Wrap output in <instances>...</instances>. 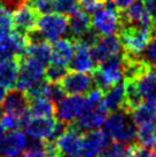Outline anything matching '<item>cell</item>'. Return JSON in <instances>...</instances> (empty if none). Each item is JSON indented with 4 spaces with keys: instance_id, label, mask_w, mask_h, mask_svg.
<instances>
[{
    "instance_id": "cell-5",
    "label": "cell",
    "mask_w": 156,
    "mask_h": 157,
    "mask_svg": "<svg viewBox=\"0 0 156 157\" xmlns=\"http://www.w3.org/2000/svg\"><path fill=\"white\" fill-rule=\"evenodd\" d=\"M87 107L86 99L82 95H69L57 103L55 117L65 124H72L83 115Z\"/></svg>"
},
{
    "instance_id": "cell-20",
    "label": "cell",
    "mask_w": 156,
    "mask_h": 157,
    "mask_svg": "<svg viewBox=\"0 0 156 157\" xmlns=\"http://www.w3.org/2000/svg\"><path fill=\"white\" fill-rule=\"evenodd\" d=\"M68 17H69V30L72 36L71 39H79L87 31L92 29V20L90 18V15L84 13L79 8L74 10Z\"/></svg>"
},
{
    "instance_id": "cell-34",
    "label": "cell",
    "mask_w": 156,
    "mask_h": 157,
    "mask_svg": "<svg viewBox=\"0 0 156 157\" xmlns=\"http://www.w3.org/2000/svg\"><path fill=\"white\" fill-rule=\"evenodd\" d=\"M101 157H129L127 156V146L118 142H114L108 147V149L103 154L100 155Z\"/></svg>"
},
{
    "instance_id": "cell-1",
    "label": "cell",
    "mask_w": 156,
    "mask_h": 157,
    "mask_svg": "<svg viewBox=\"0 0 156 157\" xmlns=\"http://www.w3.org/2000/svg\"><path fill=\"white\" fill-rule=\"evenodd\" d=\"M137 130L138 127L131 117V113L124 110H117L107 117L102 131L115 142L130 146L137 140Z\"/></svg>"
},
{
    "instance_id": "cell-11",
    "label": "cell",
    "mask_w": 156,
    "mask_h": 157,
    "mask_svg": "<svg viewBox=\"0 0 156 157\" xmlns=\"http://www.w3.org/2000/svg\"><path fill=\"white\" fill-rule=\"evenodd\" d=\"M61 157H82L83 133L70 124L68 130L57 140Z\"/></svg>"
},
{
    "instance_id": "cell-17",
    "label": "cell",
    "mask_w": 156,
    "mask_h": 157,
    "mask_svg": "<svg viewBox=\"0 0 156 157\" xmlns=\"http://www.w3.org/2000/svg\"><path fill=\"white\" fill-rule=\"evenodd\" d=\"M135 82L143 102L156 105V68H147Z\"/></svg>"
},
{
    "instance_id": "cell-38",
    "label": "cell",
    "mask_w": 156,
    "mask_h": 157,
    "mask_svg": "<svg viewBox=\"0 0 156 157\" xmlns=\"http://www.w3.org/2000/svg\"><path fill=\"white\" fill-rule=\"evenodd\" d=\"M24 157H46V156H45V153H44V149H40V150L26 151Z\"/></svg>"
},
{
    "instance_id": "cell-4",
    "label": "cell",
    "mask_w": 156,
    "mask_h": 157,
    "mask_svg": "<svg viewBox=\"0 0 156 157\" xmlns=\"http://www.w3.org/2000/svg\"><path fill=\"white\" fill-rule=\"evenodd\" d=\"M44 66L32 57H20V70H18L16 88L20 91L26 92L30 87L44 79Z\"/></svg>"
},
{
    "instance_id": "cell-27",
    "label": "cell",
    "mask_w": 156,
    "mask_h": 157,
    "mask_svg": "<svg viewBox=\"0 0 156 157\" xmlns=\"http://www.w3.org/2000/svg\"><path fill=\"white\" fill-rule=\"evenodd\" d=\"M69 71L67 67L57 66V64H51L45 70L44 79L48 83H60L62 79L64 78Z\"/></svg>"
},
{
    "instance_id": "cell-19",
    "label": "cell",
    "mask_w": 156,
    "mask_h": 157,
    "mask_svg": "<svg viewBox=\"0 0 156 157\" xmlns=\"http://www.w3.org/2000/svg\"><path fill=\"white\" fill-rule=\"evenodd\" d=\"M26 136L21 131H12L0 142V156L18 157L25 149Z\"/></svg>"
},
{
    "instance_id": "cell-6",
    "label": "cell",
    "mask_w": 156,
    "mask_h": 157,
    "mask_svg": "<svg viewBox=\"0 0 156 157\" xmlns=\"http://www.w3.org/2000/svg\"><path fill=\"white\" fill-rule=\"evenodd\" d=\"M107 115H108V110L106 109L103 103L96 105H87L85 111L76 122L72 123V125L80 133L84 134L86 132L94 131L103 126L104 122L108 117Z\"/></svg>"
},
{
    "instance_id": "cell-45",
    "label": "cell",
    "mask_w": 156,
    "mask_h": 157,
    "mask_svg": "<svg viewBox=\"0 0 156 157\" xmlns=\"http://www.w3.org/2000/svg\"><path fill=\"white\" fill-rule=\"evenodd\" d=\"M0 157H1V156H0Z\"/></svg>"
},
{
    "instance_id": "cell-18",
    "label": "cell",
    "mask_w": 156,
    "mask_h": 157,
    "mask_svg": "<svg viewBox=\"0 0 156 157\" xmlns=\"http://www.w3.org/2000/svg\"><path fill=\"white\" fill-rule=\"evenodd\" d=\"M75 40L71 38L59 39L52 45V57L51 62L53 64L62 67H69L70 62L75 55Z\"/></svg>"
},
{
    "instance_id": "cell-14",
    "label": "cell",
    "mask_w": 156,
    "mask_h": 157,
    "mask_svg": "<svg viewBox=\"0 0 156 157\" xmlns=\"http://www.w3.org/2000/svg\"><path fill=\"white\" fill-rule=\"evenodd\" d=\"M57 121L54 118L32 117L29 115L23 125V130L28 136L40 140H47L53 133Z\"/></svg>"
},
{
    "instance_id": "cell-12",
    "label": "cell",
    "mask_w": 156,
    "mask_h": 157,
    "mask_svg": "<svg viewBox=\"0 0 156 157\" xmlns=\"http://www.w3.org/2000/svg\"><path fill=\"white\" fill-rule=\"evenodd\" d=\"M40 15L33 8V6L28 2L16 9L12 15L14 31L22 35H26L29 31L33 30L38 25Z\"/></svg>"
},
{
    "instance_id": "cell-43",
    "label": "cell",
    "mask_w": 156,
    "mask_h": 157,
    "mask_svg": "<svg viewBox=\"0 0 156 157\" xmlns=\"http://www.w3.org/2000/svg\"><path fill=\"white\" fill-rule=\"evenodd\" d=\"M18 157H24V156H18Z\"/></svg>"
},
{
    "instance_id": "cell-15",
    "label": "cell",
    "mask_w": 156,
    "mask_h": 157,
    "mask_svg": "<svg viewBox=\"0 0 156 157\" xmlns=\"http://www.w3.org/2000/svg\"><path fill=\"white\" fill-rule=\"evenodd\" d=\"M2 110L5 113L20 116L24 115L26 111H29L30 108V100L26 96L25 92L12 88L6 93V96L2 102Z\"/></svg>"
},
{
    "instance_id": "cell-39",
    "label": "cell",
    "mask_w": 156,
    "mask_h": 157,
    "mask_svg": "<svg viewBox=\"0 0 156 157\" xmlns=\"http://www.w3.org/2000/svg\"><path fill=\"white\" fill-rule=\"evenodd\" d=\"M5 96H6V88L0 85V105H2V102H4Z\"/></svg>"
},
{
    "instance_id": "cell-16",
    "label": "cell",
    "mask_w": 156,
    "mask_h": 157,
    "mask_svg": "<svg viewBox=\"0 0 156 157\" xmlns=\"http://www.w3.org/2000/svg\"><path fill=\"white\" fill-rule=\"evenodd\" d=\"M75 55L70 62L69 69L77 72H93L96 69V64L92 59L91 47L78 40H75Z\"/></svg>"
},
{
    "instance_id": "cell-35",
    "label": "cell",
    "mask_w": 156,
    "mask_h": 157,
    "mask_svg": "<svg viewBox=\"0 0 156 157\" xmlns=\"http://www.w3.org/2000/svg\"><path fill=\"white\" fill-rule=\"evenodd\" d=\"M129 157H152V149L143 147L140 144H132L127 146Z\"/></svg>"
},
{
    "instance_id": "cell-42",
    "label": "cell",
    "mask_w": 156,
    "mask_h": 157,
    "mask_svg": "<svg viewBox=\"0 0 156 157\" xmlns=\"http://www.w3.org/2000/svg\"><path fill=\"white\" fill-rule=\"evenodd\" d=\"M152 157H156V148L154 151H152Z\"/></svg>"
},
{
    "instance_id": "cell-36",
    "label": "cell",
    "mask_w": 156,
    "mask_h": 157,
    "mask_svg": "<svg viewBox=\"0 0 156 157\" xmlns=\"http://www.w3.org/2000/svg\"><path fill=\"white\" fill-rule=\"evenodd\" d=\"M143 6L146 8V12L148 13L153 23H156V0H142Z\"/></svg>"
},
{
    "instance_id": "cell-3",
    "label": "cell",
    "mask_w": 156,
    "mask_h": 157,
    "mask_svg": "<svg viewBox=\"0 0 156 157\" xmlns=\"http://www.w3.org/2000/svg\"><path fill=\"white\" fill-rule=\"evenodd\" d=\"M37 28L43 33L48 43H55L69 31V17L59 13L41 15L39 17Z\"/></svg>"
},
{
    "instance_id": "cell-40",
    "label": "cell",
    "mask_w": 156,
    "mask_h": 157,
    "mask_svg": "<svg viewBox=\"0 0 156 157\" xmlns=\"http://www.w3.org/2000/svg\"><path fill=\"white\" fill-rule=\"evenodd\" d=\"M6 132H7V130H6L4 127V125L0 123V142L2 141V139H4L5 136H6V134H7Z\"/></svg>"
},
{
    "instance_id": "cell-8",
    "label": "cell",
    "mask_w": 156,
    "mask_h": 157,
    "mask_svg": "<svg viewBox=\"0 0 156 157\" xmlns=\"http://www.w3.org/2000/svg\"><path fill=\"white\" fill-rule=\"evenodd\" d=\"M60 85L68 95H83L87 94L94 85L93 76L88 72H68L60 82Z\"/></svg>"
},
{
    "instance_id": "cell-32",
    "label": "cell",
    "mask_w": 156,
    "mask_h": 157,
    "mask_svg": "<svg viewBox=\"0 0 156 157\" xmlns=\"http://www.w3.org/2000/svg\"><path fill=\"white\" fill-rule=\"evenodd\" d=\"M13 30L12 15L7 12H0V38L9 36L13 32Z\"/></svg>"
},
{
    "instance_id": "cell-25",
    "label": "cell",
    "mask_w": 156,
    "mask_h": 157,
    "mask_svg": "<svg viewBox=\"0 0 156 157\" xmlns=\"http://www.w3.org/2000/svg\"><path fill=\"white\" fill-rule=\"evenodd\" d=\"M131 117L137 126L148 123H156V105L143 102L131 113Z\"/></svg>"
},
{
    "instance_id": "cell-33",
    "label": "cell",
    "mask_w": 156,
    "mask_h": 157,
    "mask_svg": "<svg viewBox=\"0 0 156 157\" xmlns=\"http://www.w3.org/2000/svg\"><path fill=\"white\" fill-rule=\"evenodd\" d=\"M0 123L4 125L7 131H18L20 128H22V119L20 116L4 113Z\"/></svg>"
},
{
    "instance_id": "cell-28",
    "label": "cell",
    "mask_w": 156,
    "mask_h": 157,
    "mask_svg": "<svg viewBox=\"0 0 156 157\" xmlns=\"http://www.w3.org/2000/svg\"><path fill=\"white\" fill-rule=\"evenodd\" d=\"M45 98L57 105L62 99L65 98V92L60 85V83H48V82H46Z\"/></svg>"
},
{
    "instance_id": "cell-2",
    "label": "cell",
    "mask_w": 156,
    "mask_h": 157,
    "mask_svg": "<svg viewBox=\"0 0 156 157\" xmlns=\"http://www.w3.org/2000/svg\"><path fill=\"white\" fill-rule=\"evenodd\" d=\"M123 51L132 56H140L153 37V28L121 25L118 30Z\"/></svg>"
},
{
    "instance_id": "cell-7",
    "label": "cell",
    "mask_w": 156,
    "mask_h": 157,
    "mask_svg": "<svg viewBox=\"0 0 156 157\" xmlns=\"http://www.w3.org/2000/svg\"><path fill=\"white\" fill-rule=\"evenodd\" d=\"M92 28L100 37L114 36L121 28L119 12L102 8L92 16Z\"/></svg>"
},
{
    "instance_id": "cell-24",
    "label": "cell",
    "mask_w": 156,
    "mask_h": 157,
    "mask_svg": "<svg viewBox=\"0 0 156 157\" xmlns=\"http://www.w3.org/2000/svg\"><path fill=\"white\" fill-rule=\"evenodd\" d=\"M55 110H57V105L46 98H43L30 102L29 113L32 117L53 118L55 116Z\"/></svg>"
},
{
    "instance_id": "cell-30",
    "label": "cell",
    "mask_w": 156,
    "mask_h": 157,
    "mask_svg": "<svg viewBox=\"0 0 156 157\" xmlns=\"http://www.w3.org/2000/svg\"><path fill=\"white\" fill-rule=\"evenodd\" d=\"M106 0H78V8L87 15H93L104 7Z\"/></svg>"
},
{
    "instance_id": "cell-29",
    "label": "cell",
    "mask_w": 156,
    "mask_h": 157,
    "mask_svg": "<svg viewBox=\"0 0 156 157\" xmlns=\"http://www.w3.org/2000/svg\"><path fill=\"white\" fill-rule=\"evenodd\" d=\"M140 57L147 64H149L153 68H156V36L153 35L152 39L149 40L146 48L141 53Z\"/></svg>"
},
{
    "instance_id": "cell-41",
    "label": "cell",
    "mask_w": 156,
    "mask_h": 157,
    "mask_svg": "<svg viewBox=\"0 0 156 157\" xmlns=\"http://www.w3.org/2000/svg\"><path fill=\"white\" fill-rule=\"evenodd\" d=\"M153 35H155L156 36V23L153 25Z\"/></svg>"
},
{
    "instance_id": "cell-31",
    "label": "cell",
    "mask_w": 156,
    "mask_h": 157,
    "mask_svg": "<svg viewBox=\"0 0 156 157\" xmlns=\"http://www.w3.org/2000/svg\"><path fill=\"white\" fill-rule=\"evenodd\" d=\"M55 12L62 15L69 16L74 10L78 8V0H54Z\"/></svg>"
},
{
    "instance_id": "cell-23",
    "label": "cell",
    "mask_w": 156,
    "mask_h": 157,
    "mask_svg": "<svg viewBox=\"0 0 156 157\" xmlns=\"http://www.w3.org/2000/svg\"><path fill=\"white\" fill-rule=\"evenodd\" d=\"M26 55L32 57L33 60L38 61L44 67H48L51 64V57H52V46L48 41H43L36 45L28 46Z\"/></svg>"
},
{
    "instance_id": "cell-10",
    "label": "cell",
    "mask_w": 156,
    "mask_h": 157,
    "mask_svg": "<svg viewBox=\"0 0 156 157\" xmlns=\"http://www.w3.org/2000/svg\"><path fill=\"white\" fill-rule=\"evenodd\" d=\"M111 144V139L103 131H90L83 134L82 157H98Z\"/></svg>"
},
{
    "instance_id": "cell-37",
    "label": "cell",
    "mask_w": 156,
    "mask_h": 157,
    "mask_svg": "<svg viewBox=\"0 0 156 157\" xmlns=\"http://www.w3.org/2000/svg\"><path fill=\"white\" fill-rule=\"evenodd\" d=\"M113 1L115 2V5H116L117 9L121 12V10H123V9L127 8L135 0H113Z\"/></svg>"
},
{
    "instance_id": "cell-26",
    "label": "cell",
    "mask_w": 156,
    "mask_h": 157,
    "mask_svg": "<svg viewBox=\"0 0 156 157\" xmlns=\"http://www.w3.org/2000/svg\"><path fill=\"white\" fill-rule=\"evenodd\" d=\"M137 127V140L139 144L149 149L156 148V123H148Z\"/></svg>"
},
{
    "instance_id": "cell-13",
    "label": "cell",
    "mask_w": 156,
    "mask_h": 157,
    "mask_svg": "<svg viewBox=\"0 0 156 157\" xmlns=\"http://www.w3.org/2000/svg\"><path fill=\"white\" fill-rule=\"evenodd\" d=\"M121 25H138L153 28L154 23L150 20L142 0H135L127 8L119 12Z\"/></svg>"
},
{
    "instance_id": "cell-21",
    "label": "cell",
    "mask_w": 156,
    "mask_h": 157,
    "mask_svg": "<svg viewBox=\"0 0 156 157\" xmlns=\"http://www.w3.org/2000/svg\"><path fill=\"white\" fill-rule=\"evenodd\" d=\"M18 70H20V59H10L0 62V85L6 90H12L16 86Z\"/></svg>"
},
{
    "instance_id": "cell-9",
    "label": "cell",
    "mask_w": 156,
    "mask_h": 157,
    "mask_svg": "<svg viewBox=\"0 0 156 157\" xmlns=\"http://www.w3.org/2000/svg\"><path fill=\"white\" fill-rule=\"evenodd\" d=\"M123 53V46L119 38L116 36L100 37L98 41L91 47V55L96 66L102 63L108 57Z\"/></svg>"
},
{
    "instance_id": "cell-22",
    "label": "cell",
    "mask_w": 156,
    "mask_h": 157,
    "mask_svg": "<svg viewBox=\"0 0 156 157\" xmlns=\"http://www.w3.org/2000/svg\"><path fill=\"white\" fill-rule=\"evenodd\" d=\"M103 105L106 109L114 113L117 110H123L125 107V86L123 83L109 88L103 93Z\"/></svg>"
},
{
    "instance_id": "cell-44",
    "label": "cell",
    "mask_w": 156,
    "mask_h": 157,
    "mask_svg": "<svg viewBox=\"0 0 156 157\" xmlns=\"http://www.w3.org/2000/svg\"><path fill=\"white\" fill-rule=\"evenodd\" d=\"M98 157H101V156H98Z\"/></svg>"
}]
</instances>
